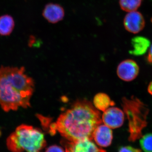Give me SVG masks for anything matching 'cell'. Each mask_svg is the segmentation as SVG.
<instances>
[{
	"mask_svg": "<svg viewBox=\"0 0 152 152\" xmlns=\"http://www.w3.org/2000/svg\"><path fill=\"white\" fill-rule=\"evenodd\" d=\"M101 114L88 101L76 102L71 109L60 115L50 132L57 131L66 140L76 141L92 140L96 128L101 124Z\"/></svg>",
	"mask_w": 152,
	"mask_h": 152,
	"instance_id": "1",
	"label": "cell"
},
{
	"mask_svg": "<svg viewBox=\"0 0 152 152\" xmlns=\"http://www.w3.org/2000/svg\"><path fill=\"white\" fill-rule=\"evenodd\" d=\"M33 79L22 67L0 68V106L5 112L17 110L31 106L34 91Z\"/></svg>",
	"mask_w": 152,
	"mask_h": 152,
	"instance_id": "2",
	"label": "cell"
},
{
	"mask_svg": "<svg viewBox=\"0 0 152 152\" xmlns=\"http://www.w3.org/2000/svg\"><path fill=\"white\" fill-rule=\"evenodd\" d=\"M7 145L12 152H43L46 141L39 129L22 124L8 137Z\"/></svg>",
	"mask_w": 152,
	"mask_h": 152,
	"instance_id": "3",
	"label": "cell"
},
{
	"mask_svg": "<svg viewBox=\"0 0 152 152\" xmlns=\"http://www.w3.org/2000/svg\"><path fill=\"white\" fill-rule=\"evenodd\" d=\"M122 106L129 121V141H136L142 137V132L147 126L149 110L148 106L136 97L123 98Z\"/></svg>",
	"mask_w": 152,
	"mask_h": 152,
	"instance_id": "4",
	"label": "cell"
},
{
	"mask_svg": "<svg viewBox=\"0 0 152 152\" xmlns=\"http://www.w3.org/2000/svg\"><path fill=\"white\" fill-rule=\"evenodd\" d=\"M62 144L66 152H107L98 146L92 140L86 139L76 141L64 140Z\"/></svg>",
	"mask_w": 152,
	"mask_h": 152,
	"instance_id": "5",
	"label": "cell"
},
{
	"mask_svg": "<svg viewBox=\"0 0 152 152\" xmlns=\"http://www.w3.org/2000/svg\"><path fill=\"white\" fill-rule=\"evenodd\" d=\"M117 73L119 77L123 80L131 81L134 80L138 75L139 66L134 60H124L118 66Z\"/></svg>",
	"mask_w": 152,
	"mask_h": 152,
	"instance_id": "6",
	"label": "cell"
},
{
	"mask_svg": "<svg viewBox=\"0 0 152 152\" xmlns=\"http://www.w3.org/2000/svg\"><path fill=\"white\" fill-rule=\"evenodd\" d=\"M124 24L125 29L129 32L137 34L145 28V22L143 16L140 12H129L125 17Z\"/></svg>",
	"mask_w": 152,
	"mask_h": 152,
	"instance_id": "7",
	"label": "cell"
},
{
	"mask_svg": "<svg viewBox=\"0 0 152 152\" xmlns=\"http://www.w3.org/2000/svg\"><path fill=\"white\" fill-rule=\"evenodd\" d=\"M124 113L117 107H110L104 112L102 120L104 124L111 129L121 126L124 121Z\"/></svg>",
	"mask_w": 152,
	"mask_h": 152,
	"instance_id": "8",
	"label": "cell"
},
{
	"mask_svg": "<svg viewBox=\"0 0 152 152\" xmlns=\"http://www.w3.org/2000/svg\"><path fill=\"white\" fill-rule=\"evenodd\" d=\"M93 139L98 146L102 148L108 147L113 141V132L111 128L106 125H99L94 131Z\"/></svg>",
	"mask_w": 152,
	"mask_h": 152,
	"instance_id": "9",
	"label": "cell"
},
{
	"mask_svg": "<svg viewBox=\"0 0 152 152\" xmlns=\"http://www.w3.org/2000/svg\"><path fill=\"white\" fill-rule=\"evenodd\" d=\"M42 15L49 23H56L63 20L65 12L64 8L59 4L50 3L45 6Z\"/></svg>",
	"mask_w": 152,
	"mask_h": 152,
	"instance_id": "10",
	"label": "cell"
},
{
	"mask_svg": "<svg viewBox=\"0 0 152 152\" xmlns=\"http://www.w3.org/2000/svg\"><path fill=\"white\" fill-rule=\"evenodd\" d=\"M132 50L129 51L130 54L139 56L145 54L150 46L151 42L148 38L142 36L133 38L131 41Z\"/></svg>",
	"mask_w": 152,
	"mask_h": 152,
	"instance_id": "11",
	"label": "cell"
},
{
	"mask_svg": "<svg viewBox=\"0 0 152 152\" xmlns=\"http://www.w3.org/2000/svg\"><path fill=\"white\" fill-rule=\"evenodd\" d=\"M94 103L96 108L103 112L105 111L110 106H114L115 104L108 95L102 93H99L95 96Z\"/></svg>",
	"mask_w": 152,
	"mask_h": 152,
	"instance_id": "12",
	"label": "cell"
},
{
	"mask_svg": "<svg viewBox=\"0 0 152 152\" xmlns=\"http://www.w3.org/2000/svg\"><path fill=\"white\" fill-rule=\"evenodd\" d=\"M15 27L12 17L6 15L0 17V35L8 36L10 34Z\"/></svg>",
	"mask_w": 152,
	"mask_h": 152,
	"instance_id": "13",
	"label": "cell"
},
{
	"mask_svg": "<svg viewBox=\"0 0 152 152\" xmlns=\"http://www.w3.org/2000/svg\"><path fill=\"white\" fill-rule=\"evenodd\" d=\"M142 0H119L121 10L127 12L135 11L140 7Z\"/></svg>",
	"mask_w": 152,
	"mask_h": 152,
	"instance_id": "14",
	"label": "cell"
},
{
	"mask_svg": "<svg viewBox=\"0 0 152 152\" xmlns=\"http://www.w3.org/2000/svg\"><path fill=\"white\" fill-rule=\"evenodd\" d=\"M140 144L145 152H152V133H148L141 137Z\"/></svg>",
	"mask_w": 152,
	"mask_h": 152,
	"instance_id": "15",
	"label": "cell"
},
{
	"mask_svg": "<svg viewBox=\"0 0 152 152\" xmlns=\"http://www.w3.org/2000/svg\"><path fill=\"white\" fill-rule=\"evenodd\" d=\"M118 152H142V151L140 149L126 146L120 147L119 148Z\"/></svg>",
	"mask_w": 152,
	"mask_h": 152,
	"instance_id": "16",
	"label": "cell"
},
{
	"mask_svg": "<svg viewBox=\"0 0 152 152\" xmlns=\"http://www.w3.org/2000/svg\"><path fill=\"white\" fill-rule=\"evenodd\" d=\"M45 152H66L62 148L56 145L50 146L46 150Z\"/></svg>",
	"mask_w": 152,
	"mask_h": 152,
	"instance_id": "17",
	"label": "cell"
},
{
	"mask_svg": "<svg viewBox=\"0 0 152 152\" xmlns=\"http://www.w3.org/2000/svg\"><path fill=\"white\" fill-rule=\"evenodd\" d=\"M147 61L150 64H152V45L150 48L148 54L147 56Z\"/></svg>",
	"mask_w": 152,
	"mask_h": 152,
	"instance_id": "18",
	"label": "cell"
},
{
	"mask_svg": "<svg viewBox=\"0 0 152 152\" xmlns=\"http://www.w3.org/2000/svg\"><path fill=\"white\" fill-rule=\"evenodd\" d=\"M148 91L150 94L152 96V81L149 85L148 87Z\"/></svg>",
	"mask_w": 152,
	"mask_h": 152,
	"instance_id": "19",
	"label": "cell"
},
{
	"mask_svg": "<svg viewBox=\"0 0 152 152\" xmlns=\"http://www.w3.org/2000/svg\"><path fill=\"white\" fill-rule=\"evenodd\" d=\"M151 22L152 23V18L151 19Z\"/></svg>",
	"mask_w": 152,
	"mask_h": 152,
	"instance_id": "20",
	"label": "cell"
},
{
	"mask_svg": "<svg viewBox=\"0 0 152 152\" xmlns=\"http://www.w3.org/2000/svg\"><path fill=\"white\" fill-rule=\"evenodd\" d=\"M0 135H1V132H0Z\"/></svg>",
	"mask_w": 152,
	"mask_h": 152,
	"instance_id": "21",
	"label": "cell"
}]
</instances>
